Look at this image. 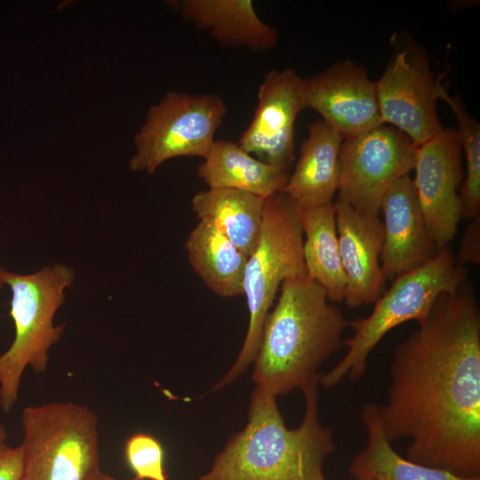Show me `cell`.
Returning a JSON list of instances; mask_svg holds the SVG:
<instances>
[{
    "label": "cell",
    "instance_id": "24",
    "mask_svg": "<svg viewBox=\"0 0 480 480\" xmlns=\"http://www.w3.org/2000/svg\"><path fill=\"white\" fill-rule=\"evenodd\" d=\"M124 454L135 479L168 480L163 446L153 436L142 432L132 435L125 443Z\"/></svg>",
    "mask_w": 480,
    "mask_h": 480
},
{
    "label": "cell",
    "instance_id": "4",
    "mask_svg": "<svg viewBox=\"0 0 480 480\" xmlns=\"http://www.w3.org/2000/svg\"><path fill=\"white\" fill-rule=\"evenodd\" d=\"M74 278V270L62 263L28 275L0 267V289L6 286L12 292L10 316L15 329L13 341L0 356V407L4 412L18 401L26 368L36 373L46 370L49 350L60 340L66 327L65 324L55 325L54 316Z\"/></svg>",
    "mask_w": 480,
    "mask_h": 480
},
{
    "label": "cell",
    "instance_id": "16",
    "mask_svg": "<svg viewBox=\"0 0 480 480\" xmlns=\"http://www.w3.org/2000/svg\"><path fill=\"white\" fill-rule=\"evenodd\" d=\"M170 5L225 47L265 52L278 41L277 29L259 17L251 0H180Z\"/></svg>",
    "mask_w": 480,
    "mask_h": 480
},
{
    "label": "cell",
    "instance_id": "11",
    "mask_svg": "<svg viewBox=\"0 0 480 480\" xmlns=\"http://www.w3.org/2000/svg\"><path fill=\"white\" fill-rule=\"evenodd\" d=\"M412 180L428 233L438 249L448 246L462 218L463 178L456 130L444 128L416 148Z\"/></svg>",
    "mask_w": 480,
    "mask_h": 480
},
{
    "label": "cell",
    "instance_id": "10",
    "mask_svg": "<svg viewBox=\"0 0 480 480\" xmlns=\"http://www.w3.org/2000/svg\"><path fill=\"white\" fill-rule=\"evenodd\" d=\"M442 86L425 56L397 53L375 82L382 124L403 132L415 147L423 144L444 129L436 108Z\"/></svg>",
    "mask_w": 480,
    "mask_h": 480
},
{
    "label": "cell",
    "instance_id": "14",
    "mask_svg": "<svg viewBox=\"0 0 480 480\" xmlns=\"http://www.w3.org/2000/svg\"><path fill=\"white\" fill-rule=\"evenodd\" d=\"M334 203L337 236L347 280L344 300L350 308L374 303L385 292L380 263L383 223L378 215L360 212L343 201Z\"/></svg>",
    "mask_w": 480,
    "mask_h": 480
},
{
    "label": "cell",
    "instance_id": "15",
    "mask_svg": "<svg viewBox=\"0 0 480 480\" xmlns=\"http://www.w3.org/2000/svg\"><path fill=\"white\" fill-rule=\"evenodd\" d=\"M381 268L387 278L397 276L432 259L438 249L433 242L412 179H397L385 193Z\"/></svg>",
    "mask_w": 480,
    "mask_h": 480
},
{
    "label": "cell",
    "instance_id": "9",
    "mask_svg": "<svg viewBox=\"0 0 480 480\" xmlns=\"http://www.w3.org/2000/svg\"><path fill=\"white\" fill-rule=\"evenodd\" d=\"M416 148L407 136L388 124L344 138L337 199L360 212L379 215L388 188L413 170Z\"/></svg>",
    "mask_w": 480,
    "mask_h": 480
},
{
    "label": "cell",
    "instance_id": "20",
    "mask_svg": "<svg viewBox=\"0 0 480 480\" xmlns=\"http://www.w3.org/2000/svg\"><path fill=\"white\" fill-rule=\"evenodd\" d=\"M360 416L366 429L367 444L348 467L356 480H480V477L457 476L400 456L384 431L377 404H364Z\"/></svg>",
    "mask_w": 480,
    "mask_h": 480
},
{
    "label": "cell",
    "instance_id": "13",
    "mask_svg": "<svg viewBox=\"0 0 480 480\" xmlns=\"http://www.w3.org/2000/svg\"><path fill=\"white\" fill-rule=\"evenodd\" d=\"M305 107L343 138L356 136L382 124L375 82L353 61L338 62L304 79Z\"/></svg>",
    "mask_w": 480,
    "mask_h": 480
},
{
    "label": "cell",
    "instance_id": "25",
    "mask_svg": "<svg viewBox=\"0 0 480 480\" xmlns=\"http://www.w3.org/2000/svg\"><path fill=\"white\" fill-rule=\"evenodd\" d=\"M456 260L465 265H478L480 262V214L470 219L464 235L461 237Z\"/></svg>",
    "mask_w": 480,
    "mask_h": 480
},
{
    "label": "cell",
    "instance_id": "12",
    "mask_svg": "<svg viewBox=\"0 0 480 480\" xmlns=\"http://www.w3.org/2000/svg\"><path fill=\"white\" fill-rule=\"evenodd\" d=\"M304 79L287 68L268 72L258 88V104L237 144L257 159L286 170L294 161V126L306 108Z\"/></svg>",
    "mask_w": 480,
    "mask_h": 480
},
{
    "label": "cell",
    "instance_id": "1",
    "mask_svg": "<svg viewBox=\"0 0 480 480\" xmlns=\"http://www.w3.org/2000/svg\"><path fill=\"white\" fill-rule=\"evenodd\" d=\"M400 342L378 406L390 442L408 438L407 460L480 477V311L471 283L441 294Z\"/></svg>",
    "mask_w": 480,
    "mask_h": 480
},
{
    "label": "cell",
    "instance_id": "6",
    "mask_svg": "<svg viewBox=\"0 0 480 480\" xmlns=\"http://www.w3.org/2000/svg\"><path fill=\"white\" fill-rule=\"evenodd\" d=\"M303 276H307V271L299 208L278 192L264 199L260 239L245 266L244 294L249 324L242 348L228 372L212 390L233 383L253 363L266 317L279 287L286 279Z\"/></svg>",
    "mask_w": 480,
    "mask_h": 480
},
{
    "label": "cell",
    "instance_id": "27",
    "mask_svg": "<svg viewBox=\"0 0 480 480\" xmlns=\"http://www.w3.org/2000/svg\"><path fill=\"white\" fill-rule=\"evenodd\" d=\"M7 438V431L0 421V445L5 442Z\"/></svg>",
    "mask_w": 480,
    "mask_h": 480
},
{
    "label": "cell",
    "instance_id": "2",
    "mask_svg": "<svg viewBox=\"0 0 480 480\" xmlns=\"http://www.w3.org/2000/svg\"><path fill=\"white\" fill-rule=\"evenodd\" d=\"M317 384L302 389L305 413L294 429L286 427L277 396L256 387L246 426L230 437L199 480H326L323 465L335 444L318 418Z\"/></svg>",
    "mask_w": 480,
    "mask_h": 480
},
{
    "label": "cell",
    "instance_id": "26",
    "mask_svg": "<svg viewBox=\"0 0 480 480\" xmlns=\"http://www.w3.org/2000/svg\"><path fill=\"white\" fill-rule=\"evenodd\" d=\"M23 453L21 446L0 445V480H22Z\"/></svg>",
    "mask_w": 480,
    "mask_h": 480
},
{
    "label": "cell",
    "instance_id": "17",
    "mask_svg": "<svg viewBox=\"0 0 480 480\" xmlns=\"http://www.w3.org/2000/svg\"><path fill=\"white\" fill-rule=\"evenodd\" d=\"M343 137L323 120L312 123L300 156L281 193L299 209L332 203L338 191Z\"/></svg>",
    "mask_w": 480,
    "mask_h": 480
},
{
    "label": "cell",
    "instance_id": "29",
    "mask_svg": "<svg viewBox=\"0 0 480 480\" xmlns=\"http://www.w3.org/2000/svg\"><path fill=\"white\" fill-rule=\"evenodd\" d=\"M107 480H118V479H116L107 475ZM130 480H137V479L134 478V479H130Z\"/></svg>",
    "mask_w": 480,
    "mask_h": 480
},
{
    "label": "cell",
    "instance_id": "22",
    "mask_svg": "<svg viewBox=\"0 0 480 480\" xmlns=\"http://www.w3.org/2000/svg\"><path fill=\"white\" fill-rule=\"evenodd\" d=\"M264 199L243 190L209 188L193 196L191 206L199 220H211L249 257L260 239Z\"/></svg>",
    "mask_w": 480,
    "mask_h": 480
},
{
    "label": "cell",
    "instance_id": "7",
    "mask_svg": "<svg viewBox=\"0 0 480 480\" xmlns=\"http://www.w3.org/2000/svg\"><path fill=\"white\" fill-rule=\"evenodd\" d=\"M21 423L22 480H93L101 473L98 418L87 406H28Z\"/></svg>",
    "mask_w": 480,
    "mask_h": 480
},
{
    "label": "cell",
    "instance_id": "3",
    "mask_svg": "<svg viewBox=\"0 0 480 480\" xmlns=\"http://www.w3.org/2000/svg\"><path fill=\"white\" fill-rule=\"evenodd\" d=\"M268 312L253 361L257 388L284 395L319 383L324 362L345 344L349 326L341 309L308 276L286 279Z\"/></svg>",
    "mask_w": 480,
    "mask_h": 480
},
{
    "label": "cell",
    "instance_id": "8",
    "mask_svg": "<svg viewBox=\"0 0 480 480\" xmlns=\"http://www.w3.org/2000/svg\"><path fill=\"white\" fill-rule=\"evenodd\" d=\"M228 111L218 94L168 92L151 106L134 138L129 161L134 172L153 174L165 161L179 156L204 158Z\"/></svg>",
    "mask_w": 480,
    "mask_h": 480
},
{
    "label": "cell",
    "instance_id": "18",
    "mask_svg": "<svg viewBox=\"0 0 480 480\" xmlns=\"http://www.w3.org/2000/svg\"><path fill=\"white\" fill-rule=\"evenodd\" d=\"M197 176L209 188L243 190L266 198L281 192L289 174L243 149L237 142L215 140L199 164Z\"/></svg>",
    "mask_w": 480,
    "mask_h": 480
},
{
    "label": "cell",
    "instance_id": "21",
    "mask_svg": "<svg viewBox=\"0 0 480 480\" xmlns=\"http://www.w3.org/2000/svg\"><path fill=\"white\" fill-rule=\"evenodd\" d=\"M307 276L330 302L344 300L347 280L340 254L334 203L299 209Z\"/></svg>",
    "mask_w": 480,
    "mask_h": 480
},
{
    "label": "cell",
    "instance_id": "19",
    "mask_svg": "<svg viewBox=\"0 0 480 480\" xmlns=\"http://www.w3.org/2000/svg\"><path fill=\"white\" fill-rule=\"evenodd\" d=\"M185 247L193 269L211 291L228 298L244 294L248 257L211 220H199Z\"/></svg>",
    "mask_w": 480,
    "mask_h": 480
},
{
    "label": "cell",
    "instance_id": "5",
    "mask_svg": "<svg viewBox=\"0 0 480 480\" xmlns=\"http://www.w3.org/2000/svg\"><path fill=\"white\" fill-rule=\"evenodd\" d=\"M468 276V269L457 261L449 246L441 248L420 266L396 276L367 317L349 321L354 333L345 340L347 353L322 374L319 383L333 388L345 379L360 380L370 354L390 330L408 321L423 320L441 294L457 290Z\"/></svg>",
    "mask_w": 480,
    "mask_h": 480
},
{
    "label": "cell",
    "instance_id": "28",
    "mask_svg": "<svg viewBox=\"0 0 480 480\" xmlns=\"http://www.w3.org/2000/svg\"><path fill=\"white\" fill-rule=\"evenodd\" d=\"M93 480H107V475L103 474L102 472Z\"/></svg>",
    "mask_w": 480,
    "mask_h": 480
},
{
    "label": "cell",
    "instance_id": "23",
    "mask_svg": "<svg viewBox=\"0 0 480 480\" xmlns=\"http://www.w3.org/2000/svg\"><path fill=\"white\" fill-rule=\"evenodd\" d=\"M439 97L451 108L457 122L456 132L466 158V176L459 193L462 218L472 219L480 214V124L468 114L461 100L450 95L444 86Z\"/></svg>",
    "mask_w": 480,
    "mask_h": 480
}]
</instances>
